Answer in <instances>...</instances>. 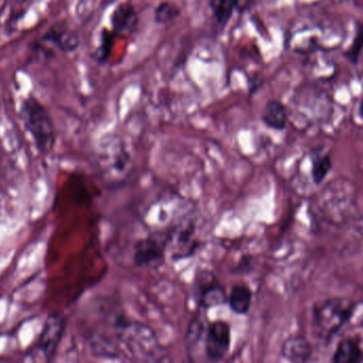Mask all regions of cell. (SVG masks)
I'll return each instance as SVG.
<instances>
[{"mask_svg":"<svg viewBox=\"0 0 363 363\" xmlns=\"http://www.w3.org/2000/svg\"><path fill=\"white\" fill-rule=\"evenodd\" d=\"M118 341L132 356L146 361L167 360V352L159 343L154 330L147 325L125 316H118L113 323Z\"/></svg>","mask_w":363,"mask_h":363,"instance_id":"obj_1","label":"cell"},{"mask_svg":"<svg viewBox=\"0 0 363 363\" xmlns=\"http://www.w3.org/2000/svg\"><path fill=\"white\" fill-rule=\"evenodd\" d=\"M357 304L346 298H330L314 304L311 312L312 332L316 339L330 343L348 324L356 311Z\"/></svg>","mask_w":363,"mask_h":363,"instance_id":"obj_2","label":"cell"},{"mask_svg":"<svg viewBox=\"0 0 363 363\" xmlns=\"http://www.w3.org/2000/svg\"><path fill=\"white\" fill-rule=\"evenodd\" d=\"M18 116L26 130L33 139L36 148L42 154H47L56 143V131L49 113L33 95L22 100Z\"/></svg>","mask_w":363,"mask_h":363,"instance_id":"obj_3","label":"cell"},{"mask_svg":"<svg viewBox=\"0 0 363 363\" xmlns=\"http://www.w3.org/2000/svg\"><path fill=\"white\" fill-rule=\"evenodd\" d=\"M100 174L109 183H122L130 174L131 157L124 143L118 139H111L100 145L96 159Z\"/></svg>","mask_w":363,"mask_h":363,"instance_id":"obj_4","label":"cell"},{"mask_svg":"<svg viewBox=\"0 0 363 363\" xmlns=\"http://www.w3.org/2000/svg\"><path fill=\"white\" fill-rule=\"evenodd\" d=\"M64 332V320L58 314L48 316L36 346L26 354L25 360L49 362L54 359Z\"/></svg>","mask_w":363,"mask_h":363,"instance_id":"obj_5","label":"cell"},{"mask_svg":"<svg viewBox=\"0 0 363 363\" xmlns=\"http://www.w3.org/2000/svg\"><path fill=\"white\" fill-rule=\"evenodd\" d=\"M167 252L171 253L174 261L187 259L196 253L201 243L195 237V226L191 221H185L175 226L167 235Z\"/></svg>","mask_w":363,"mask_h":363,"instance_id":"obj_6","label":"cell"},{"mask_svg":"<svg viewBox=\"0 0 363 363\" xmlns=\"http://www.w3.org/2000/svg\"><path fill=\"white\" fill-rule=\"evenodd\" d=\"M193 289L195 302L201 310L217 307L227 302L225 289L211 272L205 270L197 272Z\"/></svg>","mask_w":363,"mask_h":363,"instance_id":"obj_7","label":"cell"},{"mask_svg":"<svg viewBox=\"0 0 363 363\" xmlns=\"http://www.w3.org/2000/svg\"><path fill=\"white\" fill-rule=\"evenodd\" d=\"M231 348V327L225 320L208 323L203 339V353L211 362L224 360Z\"/></svg>","mask_w":363,"mask_h":363,"instance_id":"obj_8","label":"cell"},{"mask_svg":"<svg viewBox=\"0 0 363 363\" xmlns=\"http://www.w3.org/2000/svg\"><path fill=\"white\" fill-rule=\"evenodd\" d=\"M165 253V237L149 235L137 242L133 248V261L137 266L160 265L164 261Z\"/></svg>","mask_w":363,"mask_h":363,"instance_id":"obj_9","label":"cell"},{"mask_svg":"<svg viewBox=\"0 0 363 363\" xmlns=\"http://www.w3.org/2000/svg\"><path fill=\"white\" fill-rule=\"evenodd\" d=\"M138 14L130 3H120L111 15V30L116 38L132 36L138 28Z\"/></svg>","mask_w":363,"mask_h":363,"instance_id":"obj_10","label":"cell"},{"mask_svg":"<svg viewBox=\"0 0 363 363\" xmlns=\"http://www.w3.org/2000/svg\"><path fill=\"white\" fill-rule=\"evenodd\" d=\"M42 40L66 54L75 52L80 46V39L77 32L62 23L52 26L43 34Z\"/></svg>","mask_w":363,"mask_h":363,"instance_id":"obj_11","label":"cell"},{"mask_svg":"<svg viewBox=\"0 0 363 363\" xmlns=\"http://www.w3.org/2000/svg\"><path fill=\"white\" fill-rule=\"evenodd\" d=\"M203 311H199L193 316L187 326V332H185V350H187V356L192 361L195 360V354H196L199 346L203 343L208 323H209Z\"/></svg>","mask_w":363,"mask_h":363,"instance_id":"obj_12","label":"cell"},{"mask_svg":"<svg viewBox=\"0 0 363 363\" xmlns=\"http://www.w3.org/2000/svg\"><path fill=\"white\" fill-rule=\"evenodd\" d=\"M312 353L314 348L309 340L304 337L296 336L284 341L280 355L284 360L290 362L304 363L311 360Z\"/></svg>","mask_w":363,"mask_h":363,"instance_id":"obj_13","label":"cell"},{"mask_svg":"<svg viewBox=\"0 0 363 363\" xmlns=\"http://www.w3.org/2000/svg\"><path fill=\"white\" fill-rule=\"evenodd\" d=\"M261 121L266 127L273 130H284L288 124L286 107L279 100H269L262 110Z\"/></svg>","mask_w":363,"mask_h":363,"instance_id":"obj_14","label":"cell"},{"mask_svg":"<svg viewBox=\"0 0 363 363\" xmlns=\"http://www.w3.org/2000/svg\"><path fill=\"white\" fill-rule=\"evenodd\" d=\"M362 360V350L360 341L356 338L343 339L332 355L334 363H360Z\"/></svg>","mask_w":363,"mask_h":363,"instance_id":"obj_15","label":"cell"},{"mask_svg":"<svg viewBox=\"0 0 363 363\" xmlns=\"http://www.w3.org/2000/svg\"><path fill=\"white\" fill-rule=\"evenodd\" d=\"M253 292L249 286L245 284H238L231 289L228 295L227 302L233 314L238 316H245L251 310Z\"/></svg>","mask_w":363,"mask_h":363,"instance_id":"obj_16","label":"cell"},{"mask_svg":"<svg viewBox=\"0 0 363 363\" xmlns=\"http://www.w3.org/2000/svg\"><path fill=\"white\" fill-rule=\"evenodd\" d=\"M311 175L312 180L316 185H322L332 169V160L328 151L323 147L311 151Z\"/></svg>","mask_w":363,"mask_h":363,"instance_id":"obj_17","label":"cell"},{"mask_svg":"<svg viewBox=\"0 0 363 363\" xmlns=\"http://www.w3.org/2000/svg\"><path fill=\"white\" fill-rule=\"evenodd\" d=\"M116 34L113 33L112 30L104 28L100 33V44L95 49L93 58L95 61L100 64L106 63L110 58L114 41H116Z\"/></svg>","mask_w":363,"mask_h":363,"instance_id":"obj_18","label":"cell"},{"mask_svg":"<svg viewBox=\"0 0 363 363\" xmlns=\"http://www.w3.org/2000/svg\"><path fill=\"white\" fill-rule=\"evenodd\" d=\"M209 7L222 27L229 23L235 13L233 0H209Z\"/></svg>","mask_w":363,"mask_h":363,"instance_id":"obj_19","label":"cell"},{"mask_svg":"<svg viewBox=\"0 0 363 363\" xmlns=\"http://www.w3.org/2000/svg\"><path fill=\"white\" fill-rule=\"evenodd\" d=\"M180 8L171 1H163L155 10V21L158 24H167L180 15Z\"/></svg>","mask_w":363,"mask_h":363,"instance_id":"obj_20","label":"cell"},{"mask_svg":"<svg viewBox=\"0 0 363 363\" xmlns=\"http://www.w3.org/2000/svg\"><path fill=\"white\" fill-rule=\"evenodd\" d=\"M362 26L359 24L357 26L356 36H355L354 41H353L350 47L346 50V59L350 62V63L357 65L358 64L359 58H360L361 50H362Z\"/></svg>","mask_w":363,"mask_h":363,"instance_id":"obj_21","label":"cell"},{"mask_svg":"<svg viewBox=\"0 0 363 363\" xmlns=\"http://www.w3.org/2000/svg\"><path fill=\"white\" fill-rule=\"evenodd\" d=\"M91 348H92L93 353L98 355V356H116V352L106 341L98 342V341L94 340V343H93V346Z\"/></svg>","mask_w":363,"mask_h":363,"instance_id":"obj_22","label":"cell"},{"mask_svg":"<svg viewBox=\"0 0 363 363\" xmlns=\"http://www.w3.org/2000/svg\"><path fill=\"white\" fill-rule=\"evenodd\" d=\"M255 0H233V7L235 12L239 14H244L253 7Z\"/></svg>","mask_w":363,"mask_h":363,"instance_id":"obj_23","label":"cell"}]
</instances>
